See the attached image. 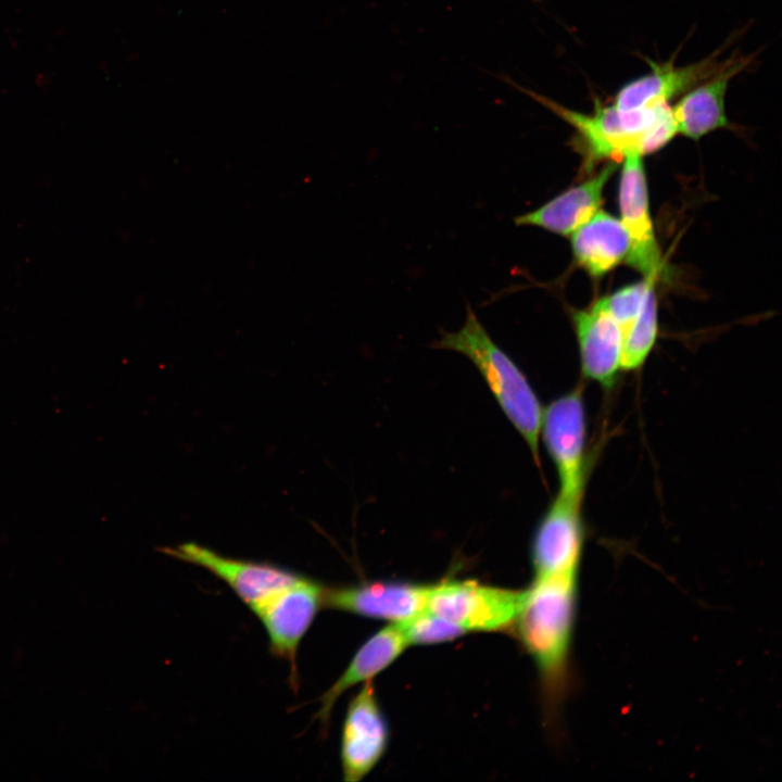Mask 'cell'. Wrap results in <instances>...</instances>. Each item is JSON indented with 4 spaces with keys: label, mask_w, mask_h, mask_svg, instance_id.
I'll return each instance as SVG.
<instances>
[{
    "label": "cell",
    "mask_w": 782,
    "mask_h": 782,
    "mask_svg": "<svg viewBox=\"0 0 782 782\" xmlns=\"http://www.w3.org/2000/svg\"><path fill=\"white\" fill-rule=\"evenodd\" d=\"M581 374L585 379L610 390L621 371V330L597 300L585 310L572 312Z\"/></svg>",
    "instance_id": "12"
},
{
    "label": "cell",
    "mask_w": 782,
    "mask_h": 782,
    "mask_svg": "<svg viewBox=\"0 0 782 782\" xmlns=\"http://www.w3.org/2000/svg\"><path fill=\"white\" fill-rule=\"evenodd\" d=\"M657 332V299L655 283H652L638 317L622 337L621 370H636L645 363L655 345Z\"/></svg>",
    "instance_id": "18"
},
{
    "label": "cell",
    "mask_w": 782,
    "mask_h": 782,
    "mask_svg": "<svg viewBox=\"0 0 782 782\" xmlns=\"http://www.w3.org/2000/svg\"><path fill=\"white\" fill-rule=\"evenodd\" d=\"M752 59V55L739 54L727 59L716 74L690 89L671 106L677 133L697 140L716 129L729 127L726 92L732 77L745 70Z\"/></svg>",
    "instance_id": "14"
},
{
    "label": "cell",
    "mask_w": 782,
    "mask_h": 782,
    "mask_svg": "<svg viewBox=\"0 0 782 782\" xmlns=\"http://www.w3.org/2000/svg\"><path fill=\"white\" fill-rule=\"evenodd\" d=\"M526 590L479 582L444 581L432 585L428 609L468 631H500L515 625Z\"/></svg>",
    "instance_id": "5"
},
{
    "label": "cell",
    "mask_w": 782,
    "mask_h": 782,
    "mask_svg": "<svg viewBox=\"0 0 782 782\" xmlns=\"http://www.w3.org/2000/svg\"><path fill=\"white\" fill-rule=\"evenodd\" d=\"M541 429L559 478L558 495L583 499L588 477L583 388L576 386L542 412Z\"/></svg>",
    "instance_id": "4"
},
{
    "label": "cell",
    "mask_w": 782,
    "mask_h": 782,
    "mask_svg": "<svg viewBox=\"0 0 782 782\" xmlns=\"http://www.w3.org/2000/svg\"><path fill=\"white\" fill-rule=\"evenodd\" d=\"M398 623H391L371 635L355 653L343 673L320 697L317 717L327 726L338 698L352 686L373 680L388 668L407 647Z\"/></svg>",
    "instance_id": "17"
},
{
    "label": "cell",
    "mask_w": 782,
    "mask_h": 782,
    "mask_svg": "<svg viewBox=\"0 0 782 782\" xmlns=\"http://www.w3.org/2000/svg\"><path fill=\"white\" fill-rule=\"evenodd\" d=\"M388 736L373 680L366 681L351 699L342 729L341 765L346 782H357L370 772L387 748Z\"/></svg>",
    "instance_id": "11"
},
{
    "label": "cell",
    "mask_w": 782,
    "mask_h": 782,
    "mask_svg": "<svg viewBox=\"0 0 782 782\" xmlns=\"http://www.w3.org/2000/svg\"><path fill=\"white\" fill-rule=\"evenodd\" d=\"M161 552L206 569L226 582L251 610L303 577L278 565L227 557L193 542L166 546Z\"/></svg>",
    "instance_id": "7"
},
{
    "label": "cell",
    "mask_w": 782,
    "mask_h": 782,
    "mask_svg": "<svg viewBox=\"0 0 782 782\" xmlns=\"http://www.w3.org/2000/svg\"><path fill=\"white\" fill-rule=\"evenodd\" d=\"M398 625L407 645L444 643L466 633L462 627L430 611L428 608Z\"/></svg>",
    "instance_id": "19"
},
{
    "label": "cell",
    "mask_w": 782,
    "mask_h": 782,
    "mask_svg": "<svg viewBox=\"0 0 782 782\" xmlns=\"http://www.w3.org/2000/svg\"><path fill=\"white\" fill-rule=\"evenodd\" d=\"M432 585L376 581L325 588L323 607L399 623L427 609Z\"/></svg>",
    "instance_id": "10"
},
{
    "label": "cell",
    "mask_w": 782,
    "mask_h": 782,
    "mask_svg": "<svg viewBox=\"0 0 782 782\" xmlns=\"http://www.w3.org/2000/svg\"><path fill=\"white\" fill-rule=\"evenodd\" d=\"M324 590L320 583L303 576L252 610L267 632L270 652L290 664V679L295 685L298 648L323 607Z\"/></svg>",
    "instance_id": "6"
},
{
    "label": "cell",
    "mask_w": 782,
    "mask_h": 782,
    "mask_svg": "<svg viewBox=\"0 0 782 782\" xmlns=\"http://www.w3.org/2000/svg\"><path fill=\"white\" fill-rule=\"evenodd\" d=\"M655 282L656 280L644 278L598 299L618 324L622 337L638 317L648 287Z\"/></svg>",
    "instance_id": "20"
},
{
    "label": "cell",
    "mask_w": 782,
    "mask_h": 782,
    "mask_svg": "<svg viewBox=\"0 0 782 782\" xmlns=\"http://www.w3.org/2000/svg\"><path fill=\"white\" fill-rule=\"evenodd\" d=\"M616 167L615 162H609L583 182L571 186L535 210L516 216L514 223L570 236L600 210L603 190Z\"/></svg>",
    "instance_id": "15"
},
{
    "label": "cell",
    "mask_w": 782,
    "mask_h": 782,
    "mask_svg": "<svg viewBox=\"0 0 782 782\" xmlns=\"http://www.w3.org/2000/svg\"><path fill=\"white\" fill-rule=\"evenodd\" d=\"M575 263L593 278H600L626 261L630 238L622 222L598 210L571 235Z\"/></svg>",
    "instance_id": "16"
},
{
    "label": "cell",
    "mask_w": 782,
    "mask_h": 782,
    "mask_svg": "<svg viewBox=\"0 0 782 782\" xmlns=\"http://www.w3.org/2000/svg\"><path fill=\"white\" fill-rule=\"evenodd\" d=\"M578 600V572L534 576L515 621L521 643L539 670L547 704L553 707L566 694L570 680Z\"/></svg>",
    "instance_id": "1"
},
{
    "label": "cell",
    "mask_w": 782,
    "mask_h": 782,
    "mask_svg": "<svg viewBox=\"0 0 782 782\" xmlns=\"http://www.w3.org/2000/svg\"><path fill=\"white\" fill-rule=\"evenodd\" d=\"M522 90L576 129L591 160L608 159L616 163L630 154L643 156L666 146L677 134L669 104L619 110L596 101L593 113L585 114Z\"/></svg>",
    "instance_id": "2"
},
{
    "label": "cell",
    "mask_w": 782,
    "mask_h": 782,
    "mask_svg": "<svg viewBox=\"0 0 782 782\" xmlns=\"http://www.w3.org/2000/svg\"><path fill=\"white\" fill-rule=\"evenodd\" d=\"M718 53L685 66L673 62L656 63L647 60L652 71L622 86L614 105L619 110L651 109L669 104V101L716 74L724 64Z\"/></svg>",
    "instance_id": "13"
},
{
    "label": "cell",
    "mask_w": 782,
    "mask_h": 782,
    "mask_svg": "<svg viewBox=\"0 0 782 782\" xmlns=\"http://www.w3.org/2000/svg\"><path fill=\"white\" fill-rule=\"evenodd\" d=\"M436 346L462 353L475 364L539 465L538 438L543 412L540 401L522 371L492 340L471 306H466L461 329L443 332Z\"/></svg>",
    "instance_id": "3"
},
{
    "label": "cell",
    "mask_w": 782,
    "mask_h": 782,
    "mask_svg": "<svg viewBox=\"0 0 782 782\" xmlns=\"http://www.w3.org/2000/svg\"><path fill=\"white\" fill-rule=\"evenodd\" d=\"M619 181L620 220L630 238L626 262L644 278L657 280L665 264L657 244L648 204V190L642 156L623 157Z\"/></svg>",
    "instance_id": "9"
},
{
    "label": "cell",
    "mask_w": 782,
    "mask_h": 782,
    "mask_svg": "<svg viewBox=\"0 0 782 782\" xmlns=\"http://www.w3.org/2000/svg\"><path fill=\"white\" fill-rule=\"evenodd\" d=\"M582 499L557 495L540 520L531 544L534 576L580 571L585 528Z\"/></svg>",
    "instance_id": "8"
}]
</instances>
